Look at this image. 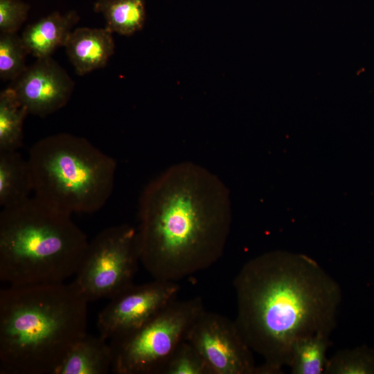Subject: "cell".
Returning a JSON list of instances; mask_svg holds the SVG:
<instances>
[{
  "label": "cell",
  "instance_id": "obj_1",
  "mask_svg": "<svg viewBox=\"0 0 374 374\" xmlns=\"http://www.w3.org/2000/svg\"><path fill=\"white\" fill-rule=\"evenodd\" d=\"M244 339L262 357L258 374L281 373L294 343L318 333L331 334L341 301L337 281L315 260L273 251L248 260L233 281Z\"/></svg>",
  "mask_w": 374,
  "mask_h": 374
},
{
  "label": "cell",
  "instance_id": "obj_2",
  "mask_svg": "<svg viewBox=\"0 0 374 374\" xmlns=\"http://www.w3.org/2000/svg\"><path fill=\"white\" fill-rule=\"evenodd\" d=\"M141 263L154 279L178 282L222 256L232 220L229 191L197 163H175L150 181L139 204Z\"/></svg>",
  "mask_w": 374,
  "mask_h": 374
},
{
  "label": "cell",
  "instance_id": "obj_3",
  "mask_svg": "<svg viewBox=\"0 0 374 374\" xmlns=\"http://www.w3.org/2000/svg\"><path fill=\"white\" fill-rule=\"evenodd\" d=\"M89 301L72 283L0 291V373L55 374L87 332Z\"/></svg>",
  "mask_w": 374,
  "mask_h": 374
},
{
  "label": "cell",
  "instance_id": "obj_4",
  "mask_svg": "<svg viewBox=\"0 0 374 374\" xmlns=\"http://www.w3.org/2000/svg\"><path fill=\"white\" fill-rule=\"evenodd\" d=\"M89 240L71 215L35 196L0 213V279L9 285L55 283L75 276Z\"/></svg>",
  "mask_w": 374,
  "mask_h": 374
},
{
  "label": "cell",
  "instance_id": "obj_5",
  "mask_svg": "<svg viewBox=\"0 0 374 374\" xmlns=\"http://www.w3.org/2000/svg\"><path fill=\"white\" fill-rule=\"evenodd\" d=\"M27 159L34 196L62 211L97 212L112 194L116 163L84 137L46 136L31 147Z\"/></svg>",
  "mask_w": 374,
  "mask_h": 374
},
{
  "label": "cell",
  "instance_id": "obj_6",
  "mask_svg": "<svg viewBox=\"0 0 374 374\" xmlns=\"http://www.w3.org/2000/svg\"><path fill=\"white\" fill-rule=\"evenodd\" d=\"M205 310L198 296L168 304L139 328L109 340L112 371L116 374H161L170 357Z\"/></svg>",
  "mask_w": 374,
  "mask_h": 374
},
{
  "label": "cell",
  "instance_id": "obj_7",
  "mask_svg": "<svg viewBox=\"0 0 374 374\" xmlns=\"http://www.w3.org/2000/svg\"><path fill=\"white\" fill-rule=\"evenodd\" d=\"M139 263L136 228L109 226L89 242L73 283L89 302L110 299L134 284Z\"/></svg>",
  "mask_w": 374,
  "mask_h": 374
},
{
  "label": "cell",
  "instance_id": "obj_8",
  "mask_svg": "<svg viewBox=\"0 0 374 374\" xmlns=\"http://www.w3.org/2000/svg\"><path fill=\"white\" fill-rule=\"evenodd\" d=\"M201 355L211 374H258L253 350L234 321L204 310L186 339Z\"/></svg>",
  "mask_w": 374,
  "mask_h": 374
},
{
  "label": "cell",
  "instance_id": "obj_9",
  "mask_svg": "<svg viewBox=\"0 0 374 374\" xmlns=\"http://www.w3.org/2000/svg\"><path fill=\"white\" fill-rule=\"evenodd\" d=\"M177 282L154 279L133 284L109 299L97 319L99 334L108 341L139 328L159 311L177 300Z\"/></svg>",
  "mask_w": 374,
  "mask_h": 374
},
{
  "label": "cell",
  "instance_id": "obj_10",
  "mask_svg": "<svg viewBox=\"0 0 374 374\" xmlns=\"http://www.w3.org/2000/svg\"><path fill=\"white\" fill-rule=\"evenodd\" d=\"M13 89L28 114L46 117L69 101L74 82L51 56L37 58L16 80Z\"/></svg>",
  "mask_w": 374,
  "mask_h": 374
},
{
  "label": "cell",
  "instance_id": "obj_11",
  "mask_svg": "<svg viewBox=\"0 0 374 374\" xmlns=\"http://www.w3.org/2000/svg\"><path fill=\"white\" fill-rule=\"evenodd\" d=\"M64 47L76 73L84 75L107 65L115 44L112 33L105 28L80 27L73 30Z\"/></svg>",
  "mask_w": 374,
  "mask_h": 374
},
{
  "label": "cell",
  "instance_id": "obj_12",
  "mask_svg": "<svg viewBox=\"0 0 374 374\" xmlns=\"http://www.w3.org/2000/svg\"><path fill=\"white\" fill-rule=\"evenodd\" d=\"M76 12H53L28 25L21 39L28 54L36 58L51 56L59 47L64 46L78 21Z\"/></svg>",
  "mask_w": 374,
  "mask_h": 374
},
{
  "label": "cell",
  "instance_id": "obj_13",
  "mask_svg": "<svg viewBox=\"0 0 374 374\" xmlns=\"http://www.w3.org/2000/svg\"><path fill=\"white\" fill-rule=\"evenodd\" d=\"M112 350L100 334L87 333L70 349L55 374H106L112 371Z\"/></svg>",
  "mask_w": 374,
  "mask_h": 374
},
{
  "label": "cell",
  "instance_id": "obj_14",
  "mask_svg": "<svg viewBox=\"0 0 374 374\" xmlns=\"http://www.w3.org/2000/svg\"><path fill=\"white\" fill-rule=\"evenodd\" d=\"M33 185L30 168L17 151L0 152V206L17 205L30 197Z\"/></svg>",
  "mask_w": 374,
  "mask_h": 374
},
{
  "label": "cell",
  "instance_id": "obj_15",
  "mask_svg": "<svg viewBox=\"0 0 374 374\" xmlns=\"http://www.w3.org/2000/svg\"><path fill=\"white\" fill-rule=\"evenodd\" d=\"M94 10L103 15L107 30L122 35L140 30L145 20L143 0H98Z\"/></svg>",
  "mask_w": 374,
  "mask_h": 374
},
{
  "label": "cell",
  "instance_id": "obj_16",
  "mask_svg": "<svg viewBox=\"0 0 374 374\" xmlns=\"http://www.w3.org/2000/svg\"><path fill=\"white\" fill-rule=\"evenodd\" d=\"M28 112L13 87L0 93V152L17 151L23 143V127Z\"/></svg>",
  "mask_w": 374,
  "mask_h": 374
},
{
  "label": "cell",
  "instance_id": "obj_17",
  "mask_svg": "<svg viewBox=\"0 0 374 374\" xmlns=\"http://www.w3.org/2000/svg\"><path fill=\"white\" fill-rule=\"evenodd\" d=\"M330 335L318 333L301 338L292 348L289 367L293 374L325 373Z\"/></svg>",
  "mask_w": 374,
  "mask_h": 374
},
{
  "label": "cell",
  "instance_id": "obj_18",
  "mask_svg": "<svg viewBox=\"0 0 374 374\" xmlns=\"http://www.w3.org/2000/svg\"><path fill=\"white\" fill-rule=\"evenodd\" d=\"M326 374H374V350L366 345L341 350L328 359Z\"/></svg>",
  "mask_w": 374,
  "mask_h": 374
},
{
  "label": "cell",
  "instance_id": "obj_19",
  "mask_svg": "<svg viewBox=\"0 0 374 374\" xmlns=\"http://www.w3.org/2000/svg\"><path fill=\"white\" fill-rule=\"evenodd\" d=\"M28 54L21 37L16 33L0 35V78L3 80H16L27 68Z\"/></svg>",
  "mask_w": 374,
  "mask_h": 374
},
{
  "label": "cell",
  "instance_id": "obj_20",
  "mask_svg": "<svg viewBox=\"0 0 374 374\" xmlns=\"http://www.w3.org/2000/svg\"><path fill=\"white\" fill-rule=\"evenodd\" d=\"M161 374H211V372L199 352L184 340L170 357Z\"/></svg>",
  "mask_w": 374,
  "mask_h": 374
},
{
  "label": "cell",
  "instance_id": "obj_21",
  "mask_svg": "<svg viewBox=\"0 0 374 374\" xmlns=\"http://www.w3.org/2000/svg\"><path fill=\"white\" fill-rule=\"evenodd\" d=\"M30 6L21 0H0V32L16 33L27 19Z\"/></svg>",
  "mask_w": 374,
  "mask_h": 374
}]
</instances>
